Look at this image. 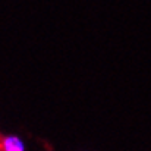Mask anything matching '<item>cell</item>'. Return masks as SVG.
<instances>
[{
    "instance_id": "obj_1",
    "label": "cell",
    "mask_w": 151,
    "mask_h": 151,
    "mask_svg": "<svg viewBox=\"0 0 151 151\" xmlns=\"http://www.w3.org/2000/svg\"><path fill=\"white\" fill-rule=\"evenodd\" d=\"M3 151H24V144L18 137H6L1 141Z\"/></svg>"
}]
</instances>
